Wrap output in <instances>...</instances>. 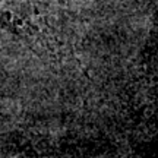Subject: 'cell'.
<instances>
[{
  "label": "cell",
  "mask_w": 158,
  "mask_h": 158,
  "mask_svg": "<svg viewBox=\"0 0 158 158\" xmlns=\"http://www.w3.org/2000/svg\"><path fill=\"white\" fill-rule=\"evenodd\" d=\"M34 18L32 0H0V28L13 34H27L32 28Z\"/></svg>",
  "instance_id": "cell-1"
}]
</instances>
